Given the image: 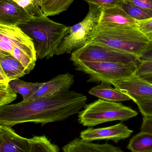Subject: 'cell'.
I'll return each mask as SVG.
<instances>
[{
	"label": "cell",
	"instance_id": "obj_1",
	"mask_svg": "<svg viewBox=\"0 0 152 152\" xmlns=\"http://www.w3.org/2000/svg\"><path fill=\"white\" fill-rule=\"evenodd\" d=\"M87 100L83 94L68 90L56 95L7 104L0 107V125L11 127L33 122L44 125L62 121L78 113Z\"/></svg>",
	"mask_w": 152,
	"mask_h": 152
},
{
	"label": "cell",
	"instance_id": "obj_2",
	"mask_svg": "<svg viewBox=\"0 0 152 152\" xmlns=\"http://www.w3.org/2000/svg\"><path fill=\"white\" fill-rule=\"evenodd\" d=\"M19 27L33 41L37 58L49 59L55 55L59 45L70 26L55 22L44 16L33 18Z\"/></svg>",
	"mask_w": 152,
	"mask_h": 152
},
{
	"label": "cell",
	"instance_id": "obj_3",
	"mask_svg": "<svg viewBox=\"0 0 152 152\" xmlns=\"http://www.w3.org/2000/svg\"><path fill=\"white\" fill-rule=\"evenodd\" d=\"M88 42L106 45L138 58L152 46L137 27H108L97 25Z\"/></svg>",
	"mask_w": 152,
	"mask_h": 152
},
{
	"label": "cell",
	"instance_id": "obj_4",
	"mask_svg": "<svg viewBox=\"0 0 152 152\" xmlns=\"http://www.w3.org/2000/svg\"><path fill=\"white\" fill-rule=\"evenodd\" d=\"M0 52L10 54L26 69L27 75L37 60L32 39L18 26L0 23Z\"/></svg>",
	"mask_w": 152,
	"mask_h": 152
},
{
	"label": "cell",
	"instance_id": "obj_5",
	"mask_svg": "<svg viewBox=\"0 0 152 152\" xmlns=\"http://www.w3.org/2000/svg\"><path fill=\"white\" fill-rule=\"evenodd\" d=\"M78 113V121L84 126L93 127L115 121H126L136 117L137 112L120 103L99 98L86 104Z\"/></svg>",
	"mask_w": 152,
	"mask_h": 152
},
{
	"label": "cell",
	"instance_id": "obj_6",
	"mask_svg": "<svg viewBox=\"0 0 152 152\" xmlns=\"http://www.w3.org/2000/svg\"><path fill=\"white\" fill-rule=\"evenodd\" d=\"M76 69L88 75L87 82H113L134 75L137 62H73Z\"/></svg>",
	"mask_w": 152,
	"mask_h": 152
},
{
	"label": "cell",
	"instance_id": "obj_7",
	"mask_svg": "<svg viewBox=\"0 0 152 152\" xmlns=\"http://www.w3.org/2000/svg\"><path fill=\"white\" fill-rule=\"evenodd\" d=\"M89 4L88 12L85 18L77 24L70 26L68 34L58 47L55 55L70 53L87 44L92 33L98 24L102 9Z\"/></svg>",
	"mask_w": 152,
	"mask_h": 152
},
{
	"label": "cell",
	"instance_id": "obj_8",
	"mask_svg": "<svg viewBox=\"0 0 152 152\" xmlns=\"http://www.w3.org/2000/svg\"><path fill=\"white\" fill-rule=\"evenodd\" d=\"M70 60L86 62H137L139 58L132 54L118 50L109 46L88 42L85 46L74 51Z\"/></svg>",
	"mask_w": 152,
	"mask_h": 152
},
{
	"label": "cell",
	"instance_id": "obj_9",
	"mask_svg": "<svg viewBox=\"0 0 152 152\" xmlns=\"http://www.w3.org/2000/svg\"><path fill=\"white\" fill-rule=\"evenodd\" d=\"M112 85L135 103L142 99L152 98L151 83L134 75L114 81Z\"/></svg>",
	"mask_w": 152,
	"mask_h": 152
},
{
	"label": "cell",
	"instance_id": "obj_10",
	"mask_svg": "<svg viewBox=\"0 0 152 152\" xmlns=\"http://www.w3.org/2000/svg\"><path fill=\"white\" fill-rule=\"evenodd\" d=\"M134 131L122 123L106 127L88 128L80 133V138L84 141L92 142L95 140H111L118 143L121 140L130 137Z\"/></svg>",
	"mask_w": 152,
	"mask_h": 152
},
{
	"label": "cell",
	"instance_id": "obj_11",
	"mask_svg": "<svg viewBox=\"0 0 152 152\" xmlns=\"http://www.w3.org/2000/svg\"><path fill=\"white\" fill-rule=\"evenodd\" d=\"M28 10L21 8L12 0L0 1V23L19 26L34 18Z\"/></svg>",
	"mask_w": 152,
	"mask_h": 152
},
{
	"label": "cell",
	"instance_id": "obj_12",
	"mask_svg": "<svg viewBox=\"0 0 152 152\" xmlns=\"http://www.w3.org/2000/svg\"><path fill=\"white\" fill-rule=\"evenodd\" d=\"M74 82V76L71 74L67 73L59 75L44 82L34 95L24 101L56 95L68 91Z\"/></svg>",
	"mask_w": 152,
	"mask_h": 152
},
{
	"label": "cell",
	"instance_id": "obj_13",
	"mask_svg": "<svg viewBox=\"0 0 152 152\" xmlns=\"http://www.w3.org/2000/svg\"><path fill=\"white\" fill-rule=\"evenodd\" d=\"M137 22L119 5L102 9L98 25L108 27H137Z\"/></svg>",
	"mask_w": 152,
	"mask_h": 152
},
{
	"label": "cell",
	"instance_id": "obj_14",
	"mask_svg": "<svg viewBox=\"0 0 152 152\" xmlns=\"http://www.w3.org/2000/svg\"><path fill=\"white\" fill-rule=\"evenodd\" d=\"M0 152H29V139L8 126H0Z\"/></svg>",
	"mask_w": 152,
	"mask_h": 152
},
{
	"label": "cell",
	"instance_id": "obj_15",
	"mask_svg": "<svg viewBox=\"0 0 152 152\" xmlns=\"http://www.w3.org/2000/svg\"><path fill=\"white\" fill-rule=\"evenodd\" d=\"M63 152H124L120 148L110 144L94 143L75 138L62 148Z\"/></svg>",
	"mask_w": 152,
	"mask_h": 152
},
{
	"label": "cell",
	"instance_id": "obj_16",
	"mask_svg": "<svg viewBox=\"0 0 152 152\" xmlns=\"http://www.w3.org/2000/svg\"><path fill=\"white\" fill-rule=\"evenodd\" d=\"M0 66L10 81L18 79L27 75L22 64L6 53L0 52Z\"/></svg>",
	"mask_w": 152,
	"mask_h": 152
},
{
	"label": "cell",
	"instance_id": "obj_17",
	"mask_svg": "<svg viewBox=\"0 0 152 152\" xmlns=\"http://www.w3.org/2000/svg\"><path fill=\"white\" fill-rule=\"evenodd\" d=\"M94 87L89 90V94L100 99L109 102H118L129 101L130 99L128 96L121 93L116 88H113L111 85L105 82Z\"/></svg>",
	"mask_w": 152,
	"mask_h": 152
},
{
	"label": "cell",
	"instance_id": "obj_18",
	"mask_svg": "<svg viewBox=\"0 0 152 152\" xmlns=\"http://www.w3.org/2000/svg\"><path fill=\"white\" fill-rule=\"evenodd\" d=\"M43 83H30L17 79L10 81L9 85L14 93L21 95L23 97V101H25L34 95Z\"/></svg>",
	"mask_w": 152,
	"mask_h": 152
},
{
	"label": "cell",
	"instance_id": "obj_19",
	"mask_svg": "<svg viewBox=\"0 0 152 152\" xmlns=\"http://www.w3.org/2000/svg\"><path fill=\"white\" fill-rule=\"evenodd\" d=\"M127 148L132 152H143L152 150V134L141 131L131 138Z\"/></svg>",
	"mask_w": 152,
	"mask_h": 152
},
{
	"label": "cell",
	"instance_id": "obj_20",
	"mask_svg": "<svg viewBox=\"0 0 152 152\" xmlns=\"http://www.w3.org/2000/svg\"><path fill=\"white\" fill-rule=\"evenodd\" d=\"M75 0H43L41 8L44 15L46 17L59 15L66 11Z\"/></svg>",
	"mask_w": 152,
	"mask_h": 152
},
{
	"label": "cell",
	"instance_id": "obj_21",
	"mask_svg": "<svg viewBox=\"0 0 152 152\" xmlns=\"http://www.w3.org/2000/svg\"><path fill=\"white\" fill-rule=\"evenodd\" d=\"M29 152H59L58 146L45 136H34L29 139Z\"/></svg>",
	"mask_w": 152,
	"mask_h": 152
},
{
	"label": "cell",
	"instance_id": "obj_22",
	"mask_svg": "<svg viewBox=\"0 0 152 152\" xmlns=\"http://www.w3.org/2000/svg\"><path fill=\"white\" fill-rule=\"evenodd\" d=\"M121 7L127 14L137 21L152 18V10L138 7L126 1L121 4Z\"/></svg>",
	"mask_w": 152,
	"mask_h": 152
},
{
	"label": "cell",
	"instance_id": "obj_23",
	"mask_svg": "<svg viewBox=\"0 0 152 152\" xmlns=\"http://www.w3.org/2000/svg\"><path fill=\"white\" fill-rule=\"evenodd\" d=\"M17 95L10 86H0V107L9 104L17 98Z\"/></svg>",
	"mask_w": 152,
	"mask_h": 152
},
{
	"label": "cell",
	"instance_id": "obj_24",
	"mask_svg": "<svg viewBox=\"0 0 152 152\" xmlns=\"http://www.w3.org/2000/svg\"><path fill=\"white\" fill-rule=\"evenodd\" d=\"M21 8L27 9L35 17L44 16L41 9L36 6L34 0H12Z\"/></svg>",
	"mask_w": 152,
	"mask_h": 152
},
{
	"label": "cell",
	"instance_id": "obj_25",
	"mask_svg": "<svg viewBox=\"0 0 152 152\" xmlns=\"http://www.w3.org/2000/svg\"><path fill=\"white\" fill-rule=\"evenodd\" d=\"M134 75L138 77L152 76V60H138L137 63V68Z\"/></svg>",
	"mask_w": 152,
	"mask_h": 152
},
{
	"label": "cell",
	"instance_id": "obj_26",
	"mask_svg": "<svg viewBox=\"0 0 152 152\" xmlns=\"http://www.w3.org/2000/svg\"><path fill=\"white\" fill-rule=\"evenodd\" d=\"M137 26L139 30L146 37L152 45V18L137 21Z\"/></svg>",
	"mask_w": 152,
	"mask_h": 152
},
{
	"label": "cell",
	"instance_id": "obj_27",
	"mask_svg": "<svg viewBox=\"0 0 152 152\" xmlns=\"http://www.w3.org/2000/svg\"><path fill=\"white\" fill-rule=\"evenodd\" d=\"M135 103L143 117H152V98L139 100Z\"/></svg>",
	"mask_w": 152,
	"mask_h": 152
},
{
	"label": "cell",
	"instance_id": "obj_28",
	"mask_svg": "<svg viewBox=\"0 0 152 152\" xmlns=\"http://www.w3.org/2000/svg\"><path fill=\"white\" fill-rule=\"evenodd\" d=\"M88 4L99 6L102 9L121 5L126 0H84Z\"/></svg>",
	"mask_w": 152,
	"mask_h": 152
},
{
	"label": "cell",
	"instance_id": "obj_29",
	"mask_svg": "<svg viewBox=\"0 0 152 152\" xmlns=\"http://www.w3.org/2000/svg\"><path fill=\"white\" fill-rule=\"evenodd\" d=\"M126 1L138 7L152 10V0H126Z\"/></svg>",
	"mask_w": 152,
	"mask_h": 152
},
{
	"label": "cell",
	"instance_id": "obj_30",
	"mask_svg": "<svg viewBox=\"0 0 152 152\" xmlns=\"http://www.w3.org/2000/svg\"><path fill=\"white\" fill-rule=\"evenodd\" d=\"M140 130L152 134V117H143Z\"/></svg>",
	"mask_w": 152,
	"mask_h": 152
},
{
	"label": "cell",
	"instance_id": "obj_31",
	"mask_svg": "<svg viewBox=\"0 0 152 152\" xmlns=\"http://www.w3.org/2000/svg\"><path fill=\"white\" fill-rule=\"evenodd\" d=\"M139 59L141 61L152 60V46L139 58Z\"/></svg>",
	"mask_w": 152,
	"mask_h": 152
},
{
	"label": "cell",
	"instance_id": "obj_32",
	"mask_svg": "<svg viewBox=\"0 0 152 152\" xmlns=\"http://www.w3.org/2000/svg\"><path fill=\"white\" fill-rule=\"evenodd\" d=\"M10 82L0 66V86H8Z\"/></svg>",
	"mask_w": 152,
	"mask_h": 152
},
{
	"label": "cell",
	"instance_id": "obj_33",
	"mask_svg": "<svg viewBox=\"0 0 152 152\" xmlns=\"http://www.w3.org/2000/svg\"><path fill=\"white\" fill-rule=\"evenodd\" d=\"M43 1V0H34V1L36 6L41 9L42 7Z\"/></svg>",
	"mask_w": 152,
	"mask_h": 152
},
{
	"label": "cell",
	"instance_id": "obj_34",
	"mask_svg": "<svg viewBox=\"0 0 152 152\" xmlns=\"http://www.w3.org/2000/svg\"><path fill=\"white\" fill-rule=\"evenodd\" d=\"M142 78L152 84V76H146V77H142Z\"/></svg>",
	"mask_w": 152,
	"mask_h": 152
},
{
	"label": "cell",
	"instance_id": "obj_35",
	"mask_svg": "<svg viewBox=\"0 0 152 152\" xmlns=\"http://www.w3.org/2000/svg\"><path fill=\"white\" fill-rule=\"evenodd\" d=\"M143 152H152V150H150V151H147Z\"/></svg>",
	"mask_w": 152,
	"mask_h": 152
},
{
	"label": "cell",
	"instance_id": "obj_36",
	"mask_svg": "<svg viewBox=\"0 0 152 152\" xmlns=\"http://www.w3.org/2000/svg\"><path fill=\"white\" fill-rule=\"evenodd\" d=\"M0 1H2V0H0Z\"/></svg>",
	"mask_w": 152,
	"mask_h": 152
},
{
	"label": "cell",
	"instance_id": "obj_37",
	"mask_svg": "<svg viewBox=\"0 0 152 152\" xmlns=\"http://www.w3.org/2000/svg\"><path fill=\"white\" fill-rule=\"evenodd\" d=\"M0 126H1V125H0Z\"/></svg>",
	"mask_w": 152,
	"mask_h": 152
}]
</instances>
